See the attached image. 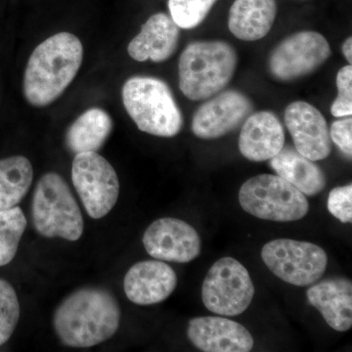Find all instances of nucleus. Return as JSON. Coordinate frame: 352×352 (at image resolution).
<instances>
[{
  "label": "nucleus",
  "instance_id": "obj_1",
  "mask_svg": "<svg viewBox=\"0 0 352 352\" xmlns=\"http://www.w3.org/2000/svg\"><path fill=\"white\" fill-rule=\"evenodd\" d=\"M120 309L105 289H76L55 310L53 326L58 338L71 347H91L113 337L120 327Z\"/></svg>",
  "mask_w": 352,
  "mask_h": 352
},
{
  "label": "nucleus",
  "instance_id": "obj_2",
  "mask_svg": "<svg viewBox=\"0 0 352 352\" xmlns=\"http://www.w3.org/2000/svg\"><path fill=\"white\" fill-rule=\"evenodd\" d=\"M82 59V41L71 32H59L38 44L25 69V100L36 108L51 105L75 80Z\"/></svg>",
  "mask_w": 352,
  "mask_h": 352
},
{
  "label": "nucleus",
  "instance_id": "obj_3",
  "mask_svg": "<svg viewBox=\"0 0 352 352\" xmlns=\"http://www.w3.org/2000/svg\"><path fill=\"white\" fill-rule=\"evenodd\" d=\"M238 66L235 48L224 41H194L179 58V88L192 101L207 100L229 85Z\"/></svg>",
  "mask_w": 352,
  "mask_h": 352
},
{
  "label": "nucleus",
  "instance_id": "obj_4",
  "mask_svg": "<svg viewBox=\"0 0 352 352\" xmlns=\"http://www.w3.org/2000/svg\"><path fill=\"white\" fill-rule=\"evenodd\" d=\"M122 98L139 131L159 138H173L182 131V110L170 87L161 78L132 76L122 87Z\"/></svg>",
  "mask_w": 352,
  "mask_h": 352
},
{
  "label": "nucleus",
  "instance_id": "obj_5",
  "mask_svg": "<svg viewBox=\"0 0 352 352\" xmlns=\"http://www.w3.org/2000/svg\"><path fill=\"white\" fill-rule=\"evenodd\" d=\"M32 224L46 238L75 242L82 237L85 221L68 183L56 173L39 178L32 201Z\"/></svg>",
  "mask_w": 352,
  "mask_h": 352
},
{
  "label": "nucleus",
  "instance_id": "obj_6",
  "mask_svg": "<svg viewBox=\"0 0 352 352\" xmlns=\"http://www.w3.org/2000/svg\"><path fill=\"white\" fill-rule=\"evenodd\" d=\"M239 201L248 214L270 221H296L309 210L302 192L273 175H259L247 180L241 187Z\"/></svg>",
  "mask_w": 352,
  "mask_h": 352
},
{
  "label": "nucleus",
  "instance_id": "obj_7",
  "mask_svg": "<svg viewBox=\"0 0 352 352\" xmlns=\"http://www.w3.org/2000/svg\"><path fill=\"white\" fill-rule=\"evenodd\" d=\"M72 182L91 219L106 217L120 195V182L112 164L97 152L76 154L72 164Z\"/></svg>",
  "mask_w": 352,
  "mask_h": 352
},
{
  "label": "nucleus",
  "instance_id": "obj_8",
  "mask_svg": "<svg viewBox=\"0 0 352 352\" xmlns=\"http://www.w3.org/2000/svg\"><path fill=\"white\" fill-rule=\"evenodd\" d=\"M254 286L247 268L235 258H220L208 270L201 287V300L212 314L237 316L247 310Z\"/></svg>",
  "mask_w": 352,
  "mask_h": 352
},
{
  "label": "nucleus",
  "instance_id": "obj_9",
  "mask_svg": "<svg viewBox=\"0 0 352 352\" xmlns=\"http://www.w3.org/2000/svg\"><path fill=\"white\" fill-rule=\"evenodd\" d=\"M261 258L275 276L294 286L318 281L327 268V254L319 245L292 239H276L263 245Z\"/></svg>",
  "mask_w": 352,
  "mask_h": 352
},
{
  "label": "nucleus",
  "instance_id": "obj_10",
  "mask_svg": "<svg viewBox=\"0 0 352 352\" xmlns=\"http://www.w3.org/2000/svg\"><path fill=\"white\" fill-rule=\"evenodd\" d=\"M330 44L320 32H296L282 41L271 52L268 69L280 82H292L310 75L330 58Z\"/></svg>",
  "mask_w": 352,
  "mask_h": 352
},
{
  "label": "nucleus",
  "instance_id": "obj_11",
  "mask_svg": "<svg viewBox=\"0 0 352 352\" xmlns=\"http://www.w3.org/2000/svg\"><path fill=\"white\" fill-rule=\"evenodd\" d=\"M252 112L254 104L247 95L235 89L222 90L194 113L192 131L206 140L223 138L244 124Z\"/></svg>",
  "mask_w": 352,
  "mask_h": 352
},
{
  "label": "nucleus",
  "instance_id": "obj_12",
  "mask_svg": "<svg viewBox=\"0 0 352 352\" xmlns=\"http://www.w3.org/2000/svg\"><path fill=\"white\" fill-rule=\"evenodd\" d=\"M148 254L157 261L187 263L201 254V238L187 222L164 217L150 224L143 236Z\"/></svg>",
  "mask_w": 352,
  "mask_h": 352
},
{
  "label": "nucleus",
  "instance_id": "obj_13",
  "mask_svg": "<svg viewBox=\"0 0 352 352\" xmlns=\"http://www.w3.org/2000/svg\"><path fill=\"white\" fill-rule=\"evenodd\" d=\"M285 124L293 138L296 151L310 161L327 159L332 140L325 118L312 104L296 101L285 110Z\"/></svg>",
  "mask_w": 352,
  "mask_h": 352
},
{
  "label": "nucleus",
  "instance_id": "obj_14",
  "mask_svg": "<svg viewBox=\"0 0 352 352\" xmlns=\"http://www.w3.org/2000/svg\"><path fill=\"white\" fill-rule=\"evenodd\" d=\"M187 333L192 344L204 352H249L254 344L244 326L224 317L191 319Z\"/></svg>",
  "mask_w": 352,
  "mask_h": 352
},
{
  "label": "nucleus",
  "instance_id": "obj_15",
  "mask_svg": "<svg viewBox=\"0 0 352 352\" xmlns=\"http://www.w3.org/2000/svg\"><path fill=\"white\" fill-rule=\"evenodd\" d=\"M177 276L168 264L162 261H144L134 264L124 280V293L138 305H156L175 292Z\"/></svg>",
  "mask_w": 352,
  "mask_h": 352
},
{
  "label": "nucleus",
  "instance_id": "obj_16",
  "mask_svg": "<svg viewBox=\"0 0 352 352\" xmlns=\"http://www.w3.org/2000/svg\"><path fill=\"white\" fill-rule=\"evenodd\" d=\"M284 146V127L274 113L270 111L252 113L243 124L239 150L249 161H270Z\"/></svg>",
  "mask_w": 352,
  "mask_h": 352
},
{
  "label": "nucleus",
  "instance_id": "obj_17",
  "mask_svg": "<svg viewBox=\"0 0 352 352\" xmlns=\"http://www.w3.org/2000/svg\"><path fill=\"white\" fill-rule=\"evenodd\" d=\"M179 29L170 15L154 14L129 43L127 52L138 62L151 60L155 63H162L166 61L177 50Z\"/></svg>",
  "mask_w": 352,
  "mask_h": 352
},
{
  "label": "nucleus",
  "instance_id": "obj_18",
  "mask_svg": "<svg viewBox=\"0 0 352 352\" xmlns=\"http://www.w3.org/2000/svg\"><path fill=\"white\" fill-rule=\"evenodd\" d=\"M308 302L338 332L352 327V284L346 278H331L307 289Z\"/></svg>",
  "mask_w": 352,
  "mask_h": 352
},
{
  "label": "nucleus",
  "instance_id": "obj_19",
  "mask_svg": "<svg viewBox=\"0 0 352 352\" xmlns=\"http://www.w3.org/2000/svg\"><path fill=\"white\" fill-rule=\"evenodd\" d=\"M277 15L275 0H235L229 10V31L244 41L265 38Z\"/></svg>",
  "mask_w": 352,
  "mask_h": 352
},
{
  "label": "nucleus",
  "instance_id": "obj_20",
  "mask_svg": "<svg viewBox=\"0 0 352 352\" xmlns=\"http://www.w3.org/2000/svg\"><path fill=\"white\" fill-rule=\"evenodd\" d=\"M270 166L303 195L315 196L326 186V176L320 166L303 157L295 148L283 147L276 156L270 160Z\"/></svg>",
  "mask_w": 352,
  "mask_h": 352
},
{
  "label": "nucleus",
  "instance_id": "obj_21",
  "mask_svg": "<svg viewBox=\"0 0 352 352\" xmlns=\"http://www.w3.org/2000/svg\"><path fill=\"white\" fill-rule=\"evenodd\" d=\"M113 120L105 110L90 108L69 127L65 142L69 152H98L113 131Z\"/></svg>",
  "mask_w": 352,
  "mask_h": 352
},
{
  "label": "nucleus",
  "instance_id": "obj_22",
  "mask_svg": "<svg viewBox=\"0 0 352 352\" xmlns=\"http://www.w3.org/2000/svg\"><path fill=\"white\" fill-rule=\"evenodd\" d=\"M34 179L31 162L24 156L0 160V212L19 205Z\"/></svg>",
  "mask_w": 352,
  "mask_h": 352
},
{
  "label": "nucleus",
  "instance_id": "obj_23",
  "mask_svg": "<svg viewBox=\"0 0 352 352\" xmlns=\"http://www.w3.org/2000/svg\"><path fill=\"white\" fill-rule=\"evenodd\" d=\"M25 227L27 219L18 206L0 212V267L15 258Z\"/></svg>",
  "mask_w": 352,
  "mask_h": 352
},
{
  "label": "nucleus",
  "instance_id": "obj_24",
  "mask_svg": "<svg viewBox=\"0 0 352 352\" xmlns=\"http://www.w3.org/2000/svg\"><path fill=\"white\" fill-rule=\"evenodd\" d=\"M217 0H168L170 17L180 29L191 30L205 21Z\"/></svg>",
  "mask_w": 352,
  "mask_h": 352
},
{
  "label": "nucleus",
  "instance_id": "obj_25",
  "mask_svg": "<svg viewBox=\"0 0 352 352\" xmlns=\"http://www.w3.org/2000/svg\"><path fill=\"white\" fill-rule=\"evenodd\" d=\"M20 319V303L12 285L0 279V346L8 342Z\"/></svg>",
  "mask_w": 352,
  "mask_h": 352
},
{
  "label": "nucleus",
  "instance_id": "obj_26",
  "mask_svg": "<svg viewBox=\"0 0 352 352\" xmlns=\"http://www.w3.org/2000/svg\"><path fill=\"white\" fill-rule=\"evenodd\" d=\"M338 96L331 106L335 118L351 117L352 115V66L347 65L337 75Z\"/></svg>",
  "mask_w": 352,
  "mask_h": 352
},
{
  "label": "nucleus",
  "instance_id": "obj_27",
  "mask_svg": "<svg viewBox=\"0 0 352 352\" xmlns=\"http://www.w3.org/2000/svg\"><path fill=\"white\" fill-rule=\"evenodd\" d=\"M328 210L342 223L352 221V185L336 187L329 194Z\"/></svg>",
  "mask_w": 352,
  "mask_h": 352
},
{
  "label": "nucleus",
  "instance_id": "obj_28",
  "mask_svg": "<svg viewBox=\"0 0 352 352\" xmlns=\"http://www.w3.org/2000/svg\"><path fill=\"white\" fill-rule=\"evenodd\" d=\"M331 140L339 147L340 151L349 159L352 157V119L344 117V119L335 120L331 126Z\"/></svg>",
  "mask_w": 352,
  "mask_h": 352
},
{
  "label": "nucleus",
  "instance_id": "obj_29",
  "mask_svg": "<svg viewBox=\"0 0 352 352\" xmlns=\"http://www.w3.org/2000/svg\"><path fill=\"white\" fill-rule=\"evenodd\" d=\"M342 53H344V57L349 62V65L352 64V38L351 36H349V38L344 41V44H342Z\"/></svg>",
  "mask_w": 352,
  "mask_h": 352
}]
</instances>
